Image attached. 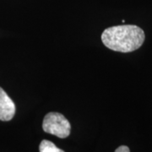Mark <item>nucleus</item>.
Here are the masks:
<instances>
[{"label": "nucleus", "mask_w": 152, "mask_h": 152, "mask_svg": "<svg viewBox=\"0 0 152 152\" xmlns=\"http://www.w3.org/2000/svg\"><path fill=\"white\" fill-rule=\"evenodd\" d=\"M42 129L44 132L57 136L60 139H65L70 134L71 125L69 120L59 113H49L43 119Z\"/></svg>", "instance_id": "2"}, {"label": "nucleus", "mask_w": 152, "mask_h": 152, "mask_svg": "<svg viewBox=\"0 0 152 152\" xmlns=\"http://www.w3.org/2000/svg\"><path fill=\"white\" fill-rule=\"evenodd\" d=\"M145 39L144 31L134 25L112 26L102 35V41L107 48L120 53H131L139 49Z\"/></svg>", "instance_id": "1"}, {"label": "nucleus", "mask_w": 152, "mask_h": 152, "mask_svg": "<svg viewBox=\"0 0 152 152\" xmlns=\"http://www.w3.org/2000/svg\"><path fill=\"white\" fill-rule=\"evenodd\" d=\"M15 104L0 87V120L10 121L15 114Z\"/></svg>", "instance_id": "3"}, {"label": "nucleus", "mask_w": 152, "mask_h": 152, "mask_svg": "<svg viewBox=\"0 0 152 152\" xmlns=\"http://www.w3.org/2000/svg\"><path fill=\"white\" fill-rule=\"evenodd\" d=\"M39 151L40 152H64L63 150L55 145L53 142L43 140L41 142L40 146H39Z\"/></svg>", "instance_id": "4"}, {"label": "nucleus", "mask_w": 152, "mask_h": 152, "mask_svg": "<svg viewBox=\"0 0 152 152\" xmlns=\"http://www.w3.org/2000/svg\"><path fill=\"white\" fill-rule=\"evenodd\" d=\"M115 152H130V150H129V147L126 146V145H121V146L116 149Z\"/></svg>", "instance_id": "5"}]
</instances>
